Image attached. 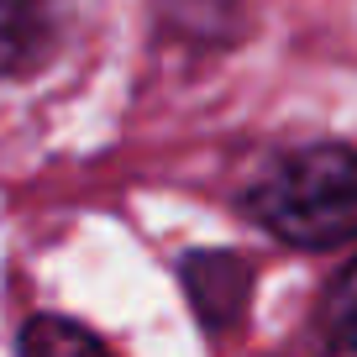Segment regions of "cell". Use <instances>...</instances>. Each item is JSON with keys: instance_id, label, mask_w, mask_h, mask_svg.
<instances>
[{"instance_id": "6da1fadb", "label": "cell", "mask_w": 357, "mask_h": 357, "mask_svg": "<svg viewBox=\"0 0 357 357\" xmlns=\"http://www.w3.org/2000/svg\"><path fill=\"white\" fill-rule=\"evenodd\" d=\"M247 215L305 252L347 247L357 236V147L310 142L279 153L247 190Z\"/></svg>"}, {"instance_id": "7a4b0ae2", "label": "cell", "mask_w": 357, "mask_h": 357, "mask_svg": "<svg viewBox=\"0 0 357 357\" xmlns=\"http://www.w3.org/2000/svg\"><path fill=\"white\" fill-rule=\"evenodd\" d=\"M178 279H184V294H190L195 315H200L211 331H231V326L247 315V300H252V263H247L242 252H221V247L184 252Z\"/></svg>"}, {"instance_id": "3957f363", "label": "cell", "mask_w": 357, "mask_h": 357, "mask_svg": "<svg viewBox=\"0 0 357 357\" xmlns=\"http://www.w3.org/2000/svg\"><path fill=\"white\" fill-rule=\"evenodd\" d=\"M53 0H0V79L32 74L53 53Z\"/></svg>"}, {"instance_id": "277c9868", "label": "cell", "mask_w": 357, "mask_h": 357, "mask_svg": "<svg viewBox=\"0 0 357 357\" xmlns=\"http://www.w3.org/2000/svg\"><path fill=\"white\" fill-rule=\"evenodd\" d=\"M16 357H116V352L68 315H32L16 336Z\"/></svg>"}, {"instance_id": "5b68a950", "label": "cell", "mask_w": 357, "mask_h": 357, "mask_svg": "<svg viewBox=\"0 0 357 357\" xmlns=\"http://www.w3.org/2000/svg\"><path fill=\"white\" fill-rule=\"evenodd\" d=\"M321 331H326V342H331V352H357V257L326 284Z\"/></svg>"}]
</instances>
